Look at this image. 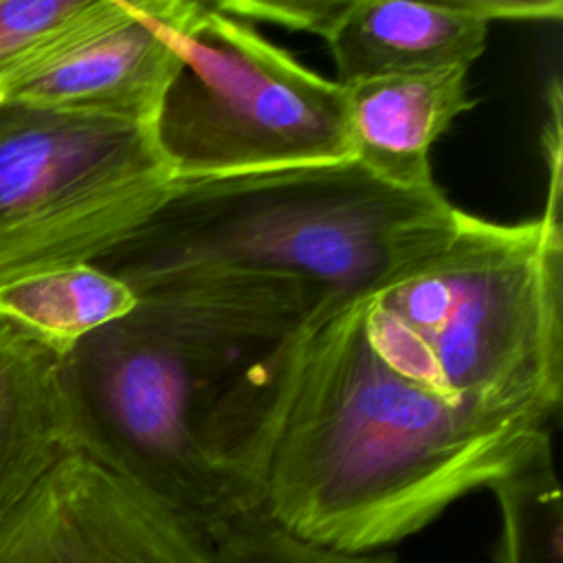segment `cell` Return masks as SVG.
Instances as JSON below:
<instances>
[{"mask_svg":"<svg viewBox=\"0 0 563 563\" xmlns=\"http://www.w3.org/2000/svg\"><path fill=\"white\" fill-rule=\"evenodd\" d=\"M358 299L321 301L251 350L200 420L207 451L271 521L347 554L380 552L490 488L552 444L554 418L402 376L367 341Z\"/></svg>","mask_w":563,"mask_h":563,"instance_id":"obj_1","label":"cell"},{"mask_svg":"<svg viewBox=\"0 0 563 563\" xmlns=\"http://www.w3.org/2000/svg\"><path fill=\"white\" fill-rule=\"evenodd\" d=\"M321 297L299 279L191 268L136 290V306L62 356L77 449L207 534L262 510L198 438L205 394L253 345Z\"/></svg>","mask_w":563,"mask_h":563,"instance_id":"obj_2","label":"cell"},{"mask_svg":"<svg viewBox=\"0 0 563 563\" xmlns=\"http://www.w3.org/2000/svg\"><path fill=\"white\" fill-rule=\"evenodd\" d=\"M460 211L440 187L398 189L354 161L174 178L95 266L134 292L191 268H240L299 279L321 301L343 303L446 244Z\"/></svg>","mask_w":563,"mask_h":563,"instance_id":"obj_3","label":"cell"},{"mask_svg":"<svg viewBox=\"0 0 563 563\" xmlns=\"http://www.w3.org/2000/svg\"><path fill=\"white\" fill-rule=\"evenodd\" d=\"M367 341L449 398L554 416L563 396V224L460 211L438 251L358 299Z\"/></svg>","mask_w":563,"mask_h":563,"instance_id":"obj_4","label":"cell"},{"mask_svg":"<svg viewBox=\"0 0 563 563\" xmlns=\"http://www.w3.org/2000/svg\"><path fill=\"white\" fill-rule=\"evenodd\" d=\"M174 178L350 161L343 88L205 2L152 123Z\"/></svg>","mask_w":563,"mask_h":563,"instance_id":"obj_5","label":"cell"},{"mask_svg":"<svg viewBox=\"0 0 563 563\" xmlns=\"http://www.w3.org/2000/svg\"><path fill=\"white\" fill-rule=\"evenodd\" d=\"M172 180L152 128L0 99V279L95 264Z\"/></svg>","mask_w":563,"mask_h":563,"instance_id":"obj_6","label":"cell"},{"mask_svg":"<svg viewBox=\"0 0 563 563\" xmlns=\"http://www.w3.org/2000/svg\"><path fill=\"white\" fill-rule=\"evenodd\" d=\"M0 563H220L211 534L95 457H62L0 521Z\"/></svg>","mask_w":563,"mask_h":563,"instance_id":"obj_7","label":"cell"},{"mask_svg":"<svg viewBox=\"0 0 563 563\" xmlns=\"http://www.w3.org/2000/svg\"><path fill=\"white\" fill-rule=\"evenodd\" d=\"M202 0H128L125 13L0 99L152 128Z\"/></svg>","mask_w":563,"mask_h":563,"instance_id":"obj_8","label":"cell"},{"mask_svg":"<svg viewBox=\"0 0 563 563\" xmlns=\"http://www.w3.org/2000/svg\"><path fill=\"white\" fill-rule=\"evenodd\" d=\"M559 0H332L321 37L336 84L376 75L471 68L495 20L559 22Z\"/></svg>","mask_w":563,"mask_h":563,"instance_id":"obj_9","label":"cell"},{"mask_svg":"<svg viewBox=\"0 0 563 563\" xmlns=\"http://www.w3.org/2000/svg\"><path fill=\"white\" fill-rule=\"evenodd\" d=\"M468 68L376 75L343 88L350 161L398 189L438 187L431 145L473 108Z\"/></svg>","mask_w":563,"mask_h":563,"instance_id":"obj_10","label":"cell"},{"mask_svg":"<svg viewBox=\"0 0 563 563\" xmlns=\"http://www.w3.org/2000/svg\"><path fill=\"white\" fill-rule=\"evenodd\" d=\"M59 352L0 319V521L77 449Z\"/></svg>","mask_w":563,"mask_h":563,"instance_id":"obj_11","label":"cell"},{"mask_svg":"<svg viewBox=\"0 0 563 563\" xmlns=\"http://www.w3.org/2000/svg\"><path fill=\"white\" fill-rule=\"evenodd\" d=\"M134 306L136 292L95 264L51 266L0 279V319L59 354Z\"/></svg>","mask_w":563,"mask_h":563,"instance_id":"obj_12","label":"cell"},{"mask_svg":"<svg viewBox=\"0 0 563 563\" xmlns=\"http://www.w3.org/2000/svg\"><path fill=\"white\" fill-rule=\"evenodd\" d=\"M128 0H0V97L117 22Z\"/></svg>","mask_w":563,"mask_h":563,"instance_id":"obj_13","label":"cell"},{"mask_svg":"<svg viewBox=\"0 0 563 563\" xmlns=\"http://www.w3.org/2000/svg\"><path fill=\"white\" fill-rule=\"evenodd\" d=\"M490 490L501 515L493 563H563V499L552 444Z\"/></svg>","mask_w":563,"mask_h":563,"instance_id":"obj_14","label":"cell"},{"mask_svg":"<svg viewBox=\"0 0 563 563\" xmlns=\"http://www.w3.org/2000/svg\"><path fill=\"white\" fill-rule=\"evenodd\" d=\"M220 563H398L391 554H347L312 545L279 528L262 510L211 534Z\"/></svg>","mask_w":563,"mask_h":563,"instance_id":"obj_15","label":"cell"}]
</instances>
